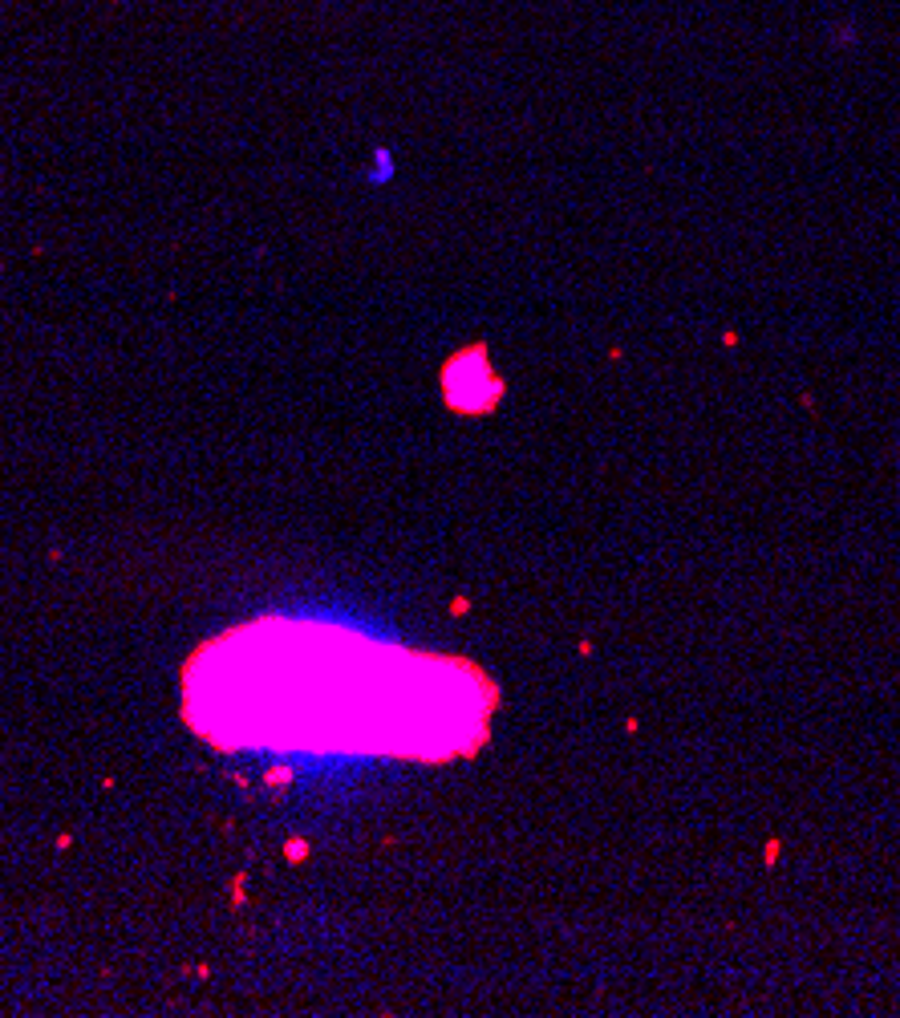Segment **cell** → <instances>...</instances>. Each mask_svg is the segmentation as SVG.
Here are the masks:
<instances>
[{"instance_id":"6da1fadb","label":"cell","mask_w":900,"mask_h":1018,"mask_svg":"<svg viewBox=\"0 0 900 1018\" xmlns=\"http://www.w3.org/2000/svg\"><path fill=\"white\" fill-rule=\"evenodd\" d=\"M182 706L223 751L447 759L486 735L491 690L447 657L328 625L260 621L195 654Z\"/></svg>"}]
</instances>
